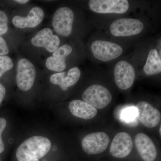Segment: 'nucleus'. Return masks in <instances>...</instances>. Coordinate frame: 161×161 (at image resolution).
Listing matches in <instances>:
<instances>
[{
	"label": "nucleus",
	"instance_id": "29",
	"mask_svg": "<svg viewBox=\"0 0 161 161\" xmlns=\"http://www.w3.org/2000/svg\"></svg>",
	"mask_w": 161,
	"mask_h": 161
},
{
	"label": "nucleus",
	"instance_id": "14",
	"mask_svg": "<svg viewBox=\"0 0 161 161\" xmlns=\"http://www.w3.org/2000/svg\"><path fill=\"white\" fill-rule=\"evenodd\" d=\"M135 143L140 155L144 161L155 160L157 151L155 144L146 134L139 133L136 136Z\"/></svg>",
	"mask_w": 161,
	"mask_h": 161
},
{
	"label": "nucleus",
	"instance_id": "25",
	"mask_svg": "<svg viewBox=\"0 0 161 161\" xmlns=\"http://www.w3.org/2000/svg\"><path fill=\"white\" fill-rule=\"evenodd\" d=\"M6 94V88L0 82V105L3 103Z\"/></svg>",
	"mask_w": 161,
	"mask_h": 161
},
{
	"label": "nucleus",
	"instance_id": "2",
	"mask_svg": "<svg viewBox=\"0 0 161 161\" xmlns=\"http://www.w3.org/2000/svg\"><path fill=\"white\" fill-rule=\"evenodd\" d=\"M84 101L98 109L106 107L112 101V94L103 86L94 84L88 87L82 95Z\"/></svg>",
	"mask_w": 161,
	"mask_h": 161
},
{
	"label": "nucleus",
	"instance_id": "11",
	"mask_svg": "<svg viewBox=\"0 0 161 161\" xmlns=\"http://www.w3.org/2000/svg\"><path fill=\"white\" fill-rule=\"evenodd\" d=\"M133 144L132 137L126 132L117 133L113 138L110 148V153L114 157H126L132 151Z\"/></svg>",
	"mask_w": 161,
	"mask_h": 161
},
{
	"label": "nucleus",
	"instance_id": "6",
	"mask_svg": "<svg viewBox=\"0 0 161 161\" xmlns=\"http://www.w3.org/2000/svg\"><path fill=\"white\" fill-rule=\"evenodd\" d=\"M144 28L140 20L123 18L115 20L110 26L111 34L115 37H128L140 33Z\"/></svg>",
	"mask_w": 161,
	"mask_h": 161
},
{
	"label": "nucleus",
	"instance_id": "16",
	"mask_svg": "<svg viewBox=\"0 0 161 161\" xmlns=\"http://www.w3.org/2000/svg\"><path fill=\"white\" fill-rule=\"evenodd\" d=\"M69 108L72 115L82 119H91L97 115V109L84 101L75 99L69 103Z\"/></svg>",
	"mask_w": 161,
	"mask_h": 161
},
{
	"label": "nucleus",
	"instance_id": "23",
	"mask_svg": "<svg viewBox=\"0 0 161 161\" xmlns=\"http://www.w3.org/2000/svg\"><path fill=\"white\" fill-rule=\"evenodd\" d=\"M7 121L5 118L0 117V153H2L5 150V145L2 138V134L6 129Z\"/></svg>",
	"mask_w": 161,
	"mask_h": 161
},
{
	"label": "nucleus",
	"instance_id": "3",
	"mask_svg": "<svg viewBox=\"0 0 161 161\" xmlns=\"http://www.w3.org/2000/svg\"><path fill=\"white\" fill-rule=\"evenodd\" d=\"M36 75V68L31 61L26 58H22L18 61L16 80L20 90L29 91L33 86Z\"/></svg>",
	"mask_w": 161,
	"mask_h": 161
},
{
	"label": "nucleus",
	"instance_id": "17",
	"mask_svg": "<svg viewBox=\"0 0 161 161\" xmlns=\"http://www.w3.org/2000/svg\"><path fill=\"white\" fill-rule=\"evenodd\" d=\"M143 70L144 73L149 76L161 73V59L156 49H152L149 52Z\"/></svg>",
	"mask_w": 161,
	"mask_h": 161
},
{
	"label": "nucleus",
	"instance_id": "21",
	"mask_svg": "<svg viewBox=\"0 0 161 161\" xmlns=\"http://www.w3.org/2000/svg\"><path fill=\"white\" fill-rule=\"evenodd\" d=\"M137 117V111L136 108L130 107L123 111L121 114V117L125 121L131 123L134 121V119Z\"/></svg>",
	"mask_w": 161,
	"mask_h": 161
},
{
	"label": "nucleus",
	"instance_id": "9",
	"mask_svg": "<svg viewBox=\"0 0 161 161\" xmlns=\"http://www.w3.org/2000/svg\"><path fill=\"white\" fill-rule=\"evenodd\" d=\"M136 73L134 67L125 60L119 61L114 69V77L116 85L121 90L130 88L134 83Z\"/></svg>",
	"mask_w": 161,
	"mask_h": 161
},
{
	"label": "nucleus",
	"instance_id": "5",
	"mask_svg": "<svg viewBox=\"0 0 161 161\" xmlns=\"http://www.w3.org/2000/svg\"><path fill=\"white\" fill-rule=\"evenodd\" d=\"M94 57L103 62H108L120 57L123 52L122 47L112 42L104 40H95L91 45Z\"/></svg>",
	"mask_w": 161,
	"mask_h": 161
},
{
	"label": "nucleus",
	"instance_id": "12",
	"mask_svg": "<svg viewBox=\"0 0 161 161\" xmlns=\"http://www.w3.org/2000/svg\"><path fill=\"white\" fill-rule=\"evenodd\" d=\"M31 43L36 47H43L49 53H53L59 47L60 40L50 28H45L38 31L32 38Z\"/></svg>",
	"mask_w": 161,
	"mask_h": 161
},
{
	"label": "nucleus",
	"instance_id": "18",
	"mask_svg": "<svg viewBox=\"0 0 161 161\" xmlns=\"http://www.w3.org/2000/svg\"><path fill=\"white\" fill-rule=\"evenodd\" d=\"M66 58H56L52 56L47 59L45 64L49 70L59 73L66 68Z\"/></svg>",
	"mask_w": 161,
	"mask_h": 161
},
{
	"label": "nucleus",
	"instance_id": "8",
	"mask_svg": "<svg viewBox=\"0 0 161 161\" xmlns=\"http://www.w3.org/2000/svg\"><path fill=\"white\" fill-rule=\"evenodd\" d=\"M109 142V137L106 133L102 132H94L84 137L81 147L88 154H98L106 150Z\"/></svg>",
	"mask_w": 161,
	"mask_h": 161
},
{
	"label": "nucleus",
	"instance_id": "26",
	"mask_svg": "<svg viewBox=\"0 0 161 161\" xmlns=\"http://www.w3.org/2000/svg\"><path fill=\"white\" fill-rule=\"evenodd\" d=\"M14 2L21 4H25L29 3V0H15Z\"/></svg>",
	"mask_w": 161,
	"mask_h": 161
},
{
	"label": "nucleus",
	"instance_id": "24",
	"mask_svg": "<svg viewBox=\"0 0 161 161\" xmlns=\"http://www.w3.org/2000/svg\"><path fill=\"white\" fill-rule=\"evenodd\" d=\"M9 53V47L6 40L0 36V56H6Z\"/></svg>",
	"mask_w": 161,
	"mask_h": 161
},
{
	"label": "nucleus",
	"instance_id": "7",
	"mask_svg": "<svg viewBox=\"0 0 161 161\" xmlns=\"http://www.w3.org/2000/svg\"><path fill=\"white\" fill-rule=\"evenodd\" d=\"M88 5L92 11L98 14H122L130 7L127 0H90Z\"/></svg>",
	"mask_w": 161,
	"mask_h": 161
},
{
	"label": "nucleus",
	"instance_id": "1",
	"mask_svg": "<svg viewBox=\"0 0 161 161\" xmlns=\"http://www.w3.org/2000/svg\"><path fill=\"white\" fill-rule=\"evenodd\" d=\"M52 143L44 136H35L24 141L17 149L18 161H39L49 152Z\"/></svg>",
	"mask_w": 161,
	"mask_h": 161
},
{
	"label": "nucleus",
	"instance_id": "13",
	"mask_svg": "<svg viewBox=\"0 0 161 161\" xmlns=\"http://www.w3.org/2000/svg\"><path fill=\"white\" fill-rule=\"evenodd\" d=\"M44 17L43 9L39 6H35L31 9L27 16H15L12 22L15 27L20 29L34 28L40 25Z\"/></svg>",
	"mask_w": 161,
	"mask_h": 161
},
{
	"label": "nucleus",
	"instance_id": "10",
	"mask_svg": "<svg viewBox=\"0 0 161 161\" xmlns=\"http://www.w3.org/2000/svg\"><path fill=\"white\" fill-rule=\"evenodd\" d=\"M136 108L137 119L144 126L151 129L156 127L159 123L161 119L160 112L149 103L140 102Z\"/></svg>",
	"mask_w": 161,
	"mask_h": 161
},
{
	"label": "nucleus",
	"instance_id": "22",
	"mask_svg": "<svg viewBox=\"0 0 161 161\" xmlns=\"http://www.w3.org/2000/svg\"><path fill=\"white\" fill-rule=\"evenodd\" d=\"M8 16L6 13L0 10V36L5 34L8 30Z\"/></svg>",
	"mask_w": 161,
	"mask_h": 161
},
{
	"label": "nucleus",
	"instance_id": "4",
	"mask_svg": "<svg viewBox=\"0 0 161 161\" xmlns=\"http://www.w3.org/2000/svg\"><path fill=\"white\" fill-rule=\"evenodd\" d=\"M74 19V12L70 8L62 7L57 9L52 19V25L55 31L62 36H69L73 31Z\"/></svg>",
	"mask_w": 161,
	"mask_h": 161
},
{
	"label": "nucleus",
	"instance_id": "15",
	"mask_svg": "<svg viewBox=\"0 0 161 161\" xmlns=\"http://www.w3.org/2000/svg\"><path fill=\"white\" fill-rule=\"evenodd\" d=\"M80 76V71L77 67L65 72H59L53 74L50 76V81L53 84L58 85L64 91L68 90L69 87L74 86L78 82Z\"/></svg>",
	"mask_w": 161,
	"mask_h": 161
},
{
	"label": "nucleus",
	"instance_id": "19",
	"mask_svg": "<svg viewBox=\"0 0 161 161\" xmlns=\"http://www.w3.org/2000/svg\"><path fill=\"white\" fill-rule=\"evenodd\" d=\"M14 66L11 58L7 56H0V78Z\"/></svg>",
	"mask_w": 161,
	"mask_h": 161
},
{
	"label": "nucleus",
	"instance_id": "28",
	"mask_svg": "<svg viewBox=\"0 0 161 161\" xmlns=\"http://www.w3.org/2000/svg\"><path fill=\"white\" fill-rule=\"evenodd\" d=\"M0 161H1V159H0Z\"/></svg>",
	"mask_w": 161,
	"mask_h": 161
},
{
	"label": "nucleus",
	"instance_id": "27",
	"mask_svg": "<svg viewBox=\"0 0 161 161\" xmlns=\"http://www.w3.org/2000/svg\"><path fill=\"white\" fill-rule=\"evenodd\" d=\"M161 127L160 126V135H161Z\"/></svg>",
	"mask_w": 161,
	"mask_h": 161
},
{
	"label": "nucleus",
	"instance_id": "20",
	"mask_svg": "<svg viewBox=\"0 0 161 161\" xmlns=\"http://www.w3.org/2000/svg\"><path fill=\"white\" fill-rule=\"evenodd\" d=\"M73 51V48L69 44H64L58 47L53 53L52 56L56 58H66Z\"/></svg>",
	"mask_w": 161,
	"mask_h": 161
}]
</instances>
